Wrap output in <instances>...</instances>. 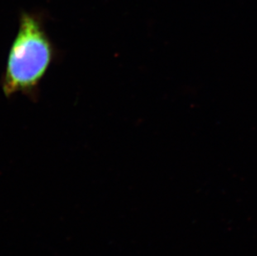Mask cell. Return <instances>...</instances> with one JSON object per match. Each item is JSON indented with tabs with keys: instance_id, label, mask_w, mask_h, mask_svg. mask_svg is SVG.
I'll use <instances>...</instances> for the list:
<instances>
[{
	"instance_id": "cell-1",
	"label": "cell",
	"mask_w": 257,
	"mask_h": 256,
	"mask_svg": "<svg viewBox=\"0 0 257 256\" xmlns=\"http://www.w3.org/2000/svg\"><path fill=\"white\" fill-rule=\"evenodd\" d=\"M54 58V46L41 21L34 15L23 14L19 30L8 54L3 77L2 88L5 96L34 94Z\"/></svg>"
}]
</instances>
